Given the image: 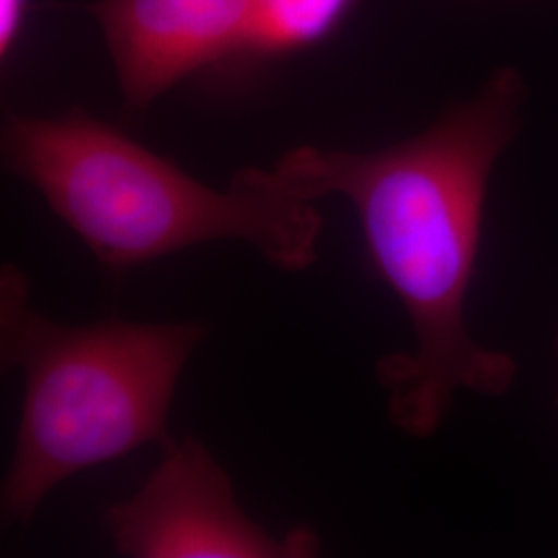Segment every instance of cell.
I'll return each instance as SVG.
<instances>
[{
    "label": "cell",
    "instance_id": "cell-4",
    "mask_svg": "<svg viewBox=\"0 0 558 558\" xmlns=\"http://www.w3.org/2000/svg\"><path fill=\"white\" fill-rule=\"evenodd\" d=\"M156 470L131 499L108 507L104 527L120 557L304 558L319 555L308 527L276 536L242 507L232 480L195 439L160 440Z\"/></svg>",
    "mask_w": 558,
    "mask_h": 558
},
{
    "label": "cell",
    "instance_id": "cell-2",
    "mask_svg": "<svg viewBox=\"0 0 558 558\" xmlns=\"http://www.w3.org/2000/svg\"><path fill=\"white\" fill-rule=\"evenodd\" d=\"M0 151L110 271L214 240H242L281 271L319 259L317 205L286 191L271 168H242L220 191L81 106L57 117L9 110Z\"/></svg>",
    "mask_w": 558,
    "mask_h": 558
},
{
    "label": "cell",
    "instance_id": "cell-8",
    "mask_svg": "<svg viewBox=\"0 0 558 558\" xmlns=\"http://www.w3.org/2000/svg\"><path fill=\"white\" fill-rule=\"evenodd\" d=\"M557 352H558V339H557ZM557 405H558V401H557Z\"/></svg>",
    "mask_w": 558,
    "mask_h": 558
},
{
    "label": "cell",
    "instance_id": "cell-3",
    "mask_svg": "<svg viewBox=\"0 0 558 558\" xmlns=\"http://www.w3.org/2000/svg\"><path fill=\"white\" fill-rule=\"evenodd\" d=\"M207 338L195 320L62 325L32 306L20 267L4 265L0 359L25 385L4 523L27 525L71 476L160 442L184 366Z\"/></svg>",
    "mask_w": 558,
    "mask_h": 558
},
{
    "label": "cell",
    "instance_id": "cell-6",
    "mask_svg": "<svg viewBox=\"0 0 558 558\" xmlns=\"http://www.w3.org/2000/svg\"><path fill=\"white\" fill-rule=\"evenodd\" d=\"M360 0H251L240 59L265 62L294 57L331 40Z\"/></svg>",
    "mask_w": 558,
    "mask_h": 558
},
{
    "label": "cell",
    "instance_id": "cell-5",
    "mask_svg": "<svg viewBox=\"0 0 558 558\" xmlns=\"http://www.w3.org/2000/svg\"><path fill=\"white\" fill-rule=\"evenodd\" d=\"M129 112H145L179 83L239 62L251 0H94Z\"/></svg>",
    "mask_w": 558,
    "mask_h": 558
},
{
    "label": "cell",
    "instance_id": "cell-7",
    "mask_svg": "<svg viewBox=\"0 0 558 558\" xmlns=\"http://www.w3.org/2000/svg\"><path fill=\"white\" fill-rule=\"evenodd\" d=\"M34 0H0V60L11 62L32 17Z\"/></svg>",
    "mask_w": 558,
    "mask_h": 558
},
{
    "label": "cell",
    "instance_id": "cell-1",
    "mask_svg": "<svg viewBox=\"0 0 558 558\" xmlns=\"http://www.w3.org/2000/svg\"><path fill=\"white\" fill-rule=\"evenodd\" d=\"M525 83L499 69L470 100L447 108L410 140L371 151L302 145L271 172L286 191L354 207L371 267L398 296L414 333L410 352L387 354L375 377L401 433L439 430L459 391L502 396L518 364L484 348L465 323L490 179L521 126Z\"/></svg>",
    "mask_w": 558,
    "mask_h": 558
}]
</instances>
